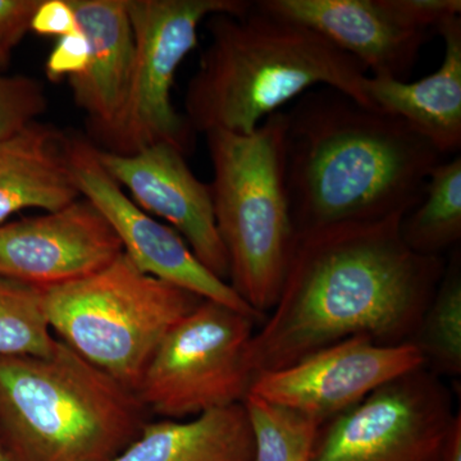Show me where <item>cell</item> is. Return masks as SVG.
Returning a JSON list of instances; mask_svg holds the SVG:
<instances>
[{
	"mask_svg": "<svg viewBox=\"0 0 461 461\" xmlns=\"http://www.w3.org/2000/svg\"><path fill=\"white\" fill-rule=\"evenodd\" d=\"M44 293L60 341L135 393L167 333L203 300L141 272L124 253L89 277Z\"/></svg>",
	"mask_w": 461,
	"mask_h": 461,
	"instance_id": "obj_6",
	"label": "cell"
},
{
	"mask_svg": "<svg viewBox=\"0 0 461 461\" xmlns=\"http://www.w3.org/2000/svg\"><path fill=\"white\" fill-rule=\"evenodd\" d=\"M423 366L426 362L414 342L382 345L357 336L327 346L293 366L259 373L249 393L321 426L388 382Z\"/></svg>",
	"mask_w": 461,
	"mask_h": 461,
	"instance_id": "obj_10",
	"label": "cell"
},
{
	"mask_svg": "<svg viewBox=\"0 0 461 461\" xmlns=\"http://www.w3.org/2000/svg\"><path fill=\"white\" fill-rule=\"evenodd\" d=\"M406 20L420 29L437 30L444 21L460 16V0H393Z\"/></svg>",
	"mask_w": 461,
	"mask_h": 461,
	"instance_id": "obj_27",
	"label": "cell"
},
{
	"mask_svg": "<svg viewBox=\"0 0 461 461\" xmlns=\"http://www.w3.org/2000/svg\"><path fill=\"white\" fill-rule=\"evenodd\" d=\"M30 30L41 36L60 39L80 32L81 26L69 0H41Z\"/></svg>",
	"mask_w": 461,
	"mask_h": 461,
	"instance_id": "obj_26",
	"label": "cell"
},
{
	"mask_svg": "<svg viewBox=\"0 0 461 461\" xmlns=\"http://www.w3.org/2000/svg\"><path fill=\"white\" fill-rule=\"evenodd\" d=\"M444 39L441 66L421 80H366L372 108L406 121L442 154L461 149V17H451L437 29Z\"/></svg>",
	"mask_w": 461,
	"mask_h": 461,
	"instance_id": "obj_16",
	"label": "cell"
},
{
	"mask_svg": "<svg viewBox=\"0 0 461 461\" xmlns=\"http://www.w3.org/2000/svg\"><path fill=\"white\" fill-rule=\"evenodd\" d=\"M90 59V44L83 30L58 39L51 50L45 74L50 81H59L63 77H76L84 74Z\"/></svg>",
	"mask_w": 461,
	"mask_h": 461,
	"instance_id": "obj_24",
	"label": "cell"
},
{
	"mask_svg": "<svg viewBox=\"0 0 461 461\" xmlns=\"http://www.w3.org/2000/svg\"><path fill=\"white\" fill-rule=\"evenodd\" d=\"M286 181L297 236L406 215L445 156L396 115L317 87L286 111Z\"/></svg>",
	"mask_w": 461,
	"mask_h": 461,
	"instance_id": "obj_2",
	"label": "cell"
},
{
	"mask_svg": "<svg viewBox=\"0 0 461 461\" xmlns=\"http://www.w3.org/2000/svg\"><path fill=\"white\" fill-rule=\"evenodd\" d=\"M286 111L251 133L211 131L215 224L229 259V284L266 318L277 304L297 233L286 181Z\"/></svg>",
	"mask_w": 461,
	"mask_h": 461,
	"instance_id": "obj_5",
	"label": "cell"
},
{
	"mask_svg": "<svg viewBox=\"0 0 461 461\" xmlns=\"http://www.w3.org/2000/svg\"><path fill=\"white\" fill-rule=\"evenodd\" d=\"M57 342L44 290L0 277V357H47Z\"/></svg>",
	"mask_w": 461,
	"mask_h": 461,
	"instance_id": "obj_21",
	"label": "cell"
},
{
	"mask_svg": "<svg viewBox=\"0 0 461 461\" xmlns=\"http://www.w3.org/2000/svg\"><path fill=\"white\" fill-rule=\"evenodd\" d=\"M147 409L58 339L47 357H0V444L8 461H112Z\"/></svg>",
	"mask_w": 461,
	"mask_h": 461,
	"instance_id": "obj_4",
	"label": "cell"
},
{
	"mask_svg": "<svg viewBox=\"0 0 461 461\" xmlns=\"http://www.w3.org/2000/svg\"><path fill=\"white\" fill-rule=\"evenodd\" d=\"M0 461H8L5 457V450H3L2 444H0Z\"/></svg>",
	"mask_w": 461,
	"mask_h": 461,
	"instance_id": "obj_29",
	"label": "cell"
},
{
	"mask_svg": "<svg viewBox=\"0 0 461 461\" xmlns=\"http://www.w3.org/2000/svg\"><path fill=\"white\" fill-rule=\"evenodd\" d=\"M254 437L242 403L190 420L147 421L112 461H253Z\"/></svg>",
	"mask_w": 461,
	"mask_h": 461,
	"instance_id": "obj_18",
	"label": "cell"
},
{
	"mask_svg": "<svg viewBox=\"0 0 461 461\" xmlns=\"http://www.w3.org/2000/svg\"><path fill=\"white\" fill-rule=\"evenodd\" d=\"M242 405L253 430V461H312L321 423L251 393Z\"/></svg>",
	"mask_w": 461,
	"mask_h": 461,
	"instance_id": "obj_22",
	"label": "cell"
},
{
	"mask_svg": "<svg viewBox=\"0 0 461 461\" xmlns=\"http://www.w3.org/2000/svg\"><path fill=\"white\" fill-rule=\"evenodd\" d=\"M98 157L142 211L168 222L206 269L229 282V259L215 224L211 187L194 175L184 153L156 144L130 156L98 149Z\"/></svg>",
	"mask_w": 461,
	"mask_h": 461,
	"instance_id": "obj_13",
	"label": "cell"
},
{
	"mask_svg": "<svg viewBox=\"0 0 461 461\" xmlns=\"http://www.w3.org/2000/svg\"><path fill=\"white\" fill-rule=\"evenodd\" d=\"M122 254L113 229L85 198L0 224V277L42 290L89 277Z\"/></svg>",
	"mask_w": 461,
	"mask_h": 461,
	"instance_id": "obj_12",
	"label": "cell"
},
{
	"mask_svg": "<svg viewBox=\"0 0 461 461\" xmlns=\"http://www.w3.org/2000/svg\"><path fill=\"white\" fill-rule=\"evenodd\" d=\"M456 412L426 366L321 424L312 461H441Z\"/></svg>",
	"mask_w": 461,
	"mask_h": 461,
	"instance_id": "obj_9",
	"label": "cell"
},
{
	"mask_svg": "<svg viewBox=\"0 0 461 461\" xmlns=\"http://www.w3.org/2000/svg\"><path fill=\"white\" fill-rule=\"evenodd\" d=\"M90 44L84 74L68 78L76 105L103 141L113 130L131 80L135 39L127 0H69Z\"/></svg>",
	"mask_w": 461,
	"mask_h": 461,
	"instance_id": "obj_15",
	"label": "cell"
},
{
	"mask_svg": "<svg viewBox=\"0 0 461 461\" xmlns=\"http://www.w3.org/2000/svg\"><path fill=\"white\" fill-rule=\"evenodd\" d=\"M256 318L203 299L158 346L136 391L147 411L184 420L244 402Z\"/></svg>",
	"mask_w": 461,
	"mask_h": 461,
	"instance_id": "obj_8",
	"label": "cell"
},
{
	"mask_svg": "<svg viewBox=\"0 0 461 461\" xmlns=\"http://www.w3.org/2000/svg\"><path fill=\"white\" fill-rule=\"evenodd\" d=\"M67 156L81 196L107 220L123 253L149 276L203 299L213 300L263 323L266 318L199 262L189 245L168 224L142 211L100 163L98 149L80 138H67Z\"/></svg>",
	"mask_w": 461,
	"mask_h": 461,
	"instance_id": "obj_11",
	"label": "cell"
},
{
	"mask_svg": "<svg viewBox=\"0 0 461 461\" xmlns=\"http://www.w3.org/2000/svg\"><path fill=\"white\" fill-rule=\"evenodd\" d=\"M402 217L297 236L277 304L249 344L254 377L357 336L382 345L412 342L446 262L403 242Z\"/></svg>",
	"mask_w": 461,
	"mask_h": 461,
	"instance_id": "obj_1",
	"label": "cell"
},
{
	"mask_svg": "<svg viewBox=\"0 0 461 461\" xmlns=\"http://www.w3.org/2000/svg\"><path fill=\"white\" fill-rule=\"evenodd\" d=\"M47 105L44 87L35 78L0 75V141L35 122Z\"/></svg>",
	"mask_w": 461,
	"mask_h": 461,
	"instance_id": "obj_23",
	"label": "cell"
},
{
	"mask_svg": "<svg viewBox=\"0 0 461 461\" xmlns=\"http://www.w3.org/2000/svg\"><path fill=\"white\" fill-rule=\"evenodd\" d=\"M403 242L421 256L442 257L461 239V156L430 172L420 204L400 223Z\"/></svg>",
	"mask_w": 461,
	"mask_h": 461,
	"instance_id": "obj_19",
	"label": "cell"
},
{
	"mask_svg": "<svg viewBox=\"0 0 461 461\" xmlns=\"http://www.w3.org/2000/svg\"><path fill=\"white\" fill-rule=\"evenodd\" d=\"M41 0H0V68L30 32L32 18Z\"/></svg>",
	"mask_w": 461,
	"mask_h": 461,
	"instance_id": "obj_25",
	"label": "cell"
},
{
	"mask_svg": "<svg viewBox=\"0 0 461 461\" xmlns=\"http://www.w3.org/2000/svg\"><path fill=\"white\" fill-rule=\"evenodd\" d=\"M412 342L423 355L426 368L438 377L461 375V263L454 253L446 264L435 296L424 312Z\"/></svg>",
	"mask_w": 461,
	"mask_h": 461,
	"instance_id": "obj_20",
	"label": "cell"
},
{
	"mask_svg": "<svg viewBox=\"0 0 461 461\" xmlns=\"http://www.w3.org/2000/svg\"><path fill=\"white\" fill-rule=\"evenodd\" d=\"M251 5L248 0H127L135 39L131 80L102 150L130 156L169 144L189 154L195 132L172 103L176 72L198 47L203 21L218 14H244Z\"/></svg>",
	"mask_w": 461,
	"mask_h": 461,
	"instance_id": "obj_7",
	"label": "cell"
},
{
	"mask_svg": "<svg viewBox=\"0 0 461 461\" xmlns=\"http://www.w3.org/2000/svg\"><path fill=\"white\" fill-rule=\"evenodd\" d=\"M441 461H461V415L457 412L456 418L446 441Z\"/></svg>",
	"mask_w": 461,
	"mask_h": 461,
	"instance_id": "obj_28",
	"label": "cell"
},
{
	"mask_svg": "<svg viewBox=\"0 0 461 461\" xmlns=\"http://www.w3.org/2000/svg\"><path fill=\"white\" fill-rule=\"evenodd\" d=\"M276 16L313 30L355 58L371 77L403 80L429 32L412 25L393 0H259Z\"/></svg>",
	"mask_w": 461,
	"mask_h": 461,
	"instance_id": "obj_14",
	"label": "cell"
},
{
	"mask_svg": "<svg viewBox=\"0 0 461 461\" xmlns=\"http://www.w3.org/2000/svg\"><path fill=\"white\" fill-rule=\"evenodd\" d=\"M80 198L67 136L56 127L35 121L0 141V224L23 209L50 213Z\"/></svg>",
	"mask_w": 461,
	"mask_h": 461,
	"instance_id": "obj_17",
	"label": "cell"
},
{
	"mask_svg": "<svg viewBox=\"0 0 461 461\" xmlns=\"http://www.w3.org/2000/svg\"><path fill=\"white\" fill-rule=\"evenodd\" d=\"M206 26L211 42L185 94L184 115L194 132L247 135L288 103L323 86L372 108L366 68L309 27L257 2L244 14H213Z\"/></svg>",
	"mask_w": 461,
	"mask_h": 461,
	"instance_id": "obj_3",
	"label": "cell"
}]
</instances>
